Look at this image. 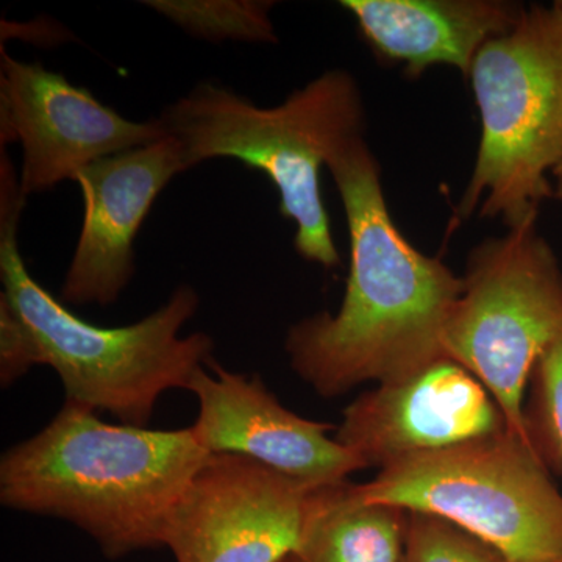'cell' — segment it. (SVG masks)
Returning a JSON list of instances; mask_svg holds the SVG:
<instances>
[{"label": "cell", "mask_w": 562, "mask_h": 562, "mask_svg": "<svg viewBox=\"0 0 562 562\" xmlns=\"http://www.w3.org/2000/svg\"><path fill=\"white\" fill-rule=\"evenodd\" d=\"M327 169L349 225V279L338 312L292 325L284 350L303 382L335 398L362 383L401 382L447 358L443 333L462 277L398 231L364 136L342 144Z\"/></svg>", "instance_id": "obj_1"}, {"label": "cell", "mask_w": 562, "mask_h": 562, "mask_svg": "<svg viewBox=\"0 0 562 562\" xmlns=\"http://www.w3.org/2000/svg\"><path fill=\"white\" fill-rule=\"evenodd\" d=\"M209 457L191 428L106 424L66 401L43 430L2 454L0 502L76 525L120 560L165 547L181 495Z\"/></svg>", "instance_id": "obj_2"}, {"label": "cell", "mask_w": 562, "mask_h": 562, "mask_svg": "<svg viewBox=\"0 0 562 562\" xmlns=\"http://www.w3.org/2000/svg\"><path fill=\"white\" fill-rule=\"evenodd\" d=\"M27 198L9 154L0 149V277L2 294L38 339L43 364L60 376L66 401L147 428L166 391L188 390L213 358L206 333L181 336L199 310V294L180 284L169 301L125 327H99L70 312L33 279L22 260L20 222Z\"/></svg>", "instance_id": "obj_3"}, {"label": "cell", "mask_w": 562, "mask_h": 562, "mask_svg": "<svg viewBox=\"0 0 562 562\" xmlns=\"http://www.w3.org/2000/svg\"><path fill=\"white\" fill-rule=\"evenodd\" d=\"M160 120L181 144L188 169L235 158L266 173L279 191L281 216L295 225L297 254L325 269L339 266L321 173L342 144L364 136V102L350 72L325 70L269 109L203 81L166 106Z\"/></svg>", "instance_id": "obj_4"}, {"label": "cell", "mask_w": 562, "mask_h": 562, "mask_svg": "<svg viewBox=\"0 0 562 562\" xmlns=\"http://www.w3.org/2000/svg\"><path fill=\"white\" fill-rule=\"evenodd\" d=\"M469 79L482 139L457 220H538L562 158V0L527 7L512 32L484 44Z\"/></svg>", "instance_id": "obj_5"}, {"label": "cell", "mask_w": 562, "mask_h": 562, "mask_svg": "<svg viewBox=\"0 0 562 562\" xmlns=\"http://www.w3.org/2000/svg\"><path fill=\"white\" fill-rule=\"evenodd\" d=\"M357 490L368 502L450 520L512 562H562L561 491L512 430L395 462Z\"/></svg>", "instance_id": "obj_6"}, {"label": "cell", "mask_w": 562, "mask_h": 562, "mask_svg": "<svg viewBox=\"0 0 562 562\" xmlns=\"http://www.w3.org/2000/svg\"><path fill=\"white\" fill-rule=\"evenodd\" d=\"M561 335V266L538 220L476 244L447 322L443 350L490 391L509 430L528 441L527 387Z\"/></svg>", "instance_id": "obj_7"}, {"label": "cell", "mask_w": 562, "mask_h": 562, "mask_svg": "<svg viewBox=\"0 0 562 562\" xmlns=\"http://www.w3.org/2000/svg\"><path fill=\"white\" fill-rule=\"evenodd\" d=\"M168 136L160 117L127 120L61 74L16 60L0 46V147L21 144L25 198L76 183L88 166Z\"/></svg>", "instance_id": "obj_8"}, {"label": "cell", "mask_w": 562, "mask_h": 562, "mask_svg": "<svg viewBox=\"0 0 562 562\" xmlns=\"http://www.w3.org/2000/svg\"><path fill=\"white\" fill-rule=\"evenodd\" d=\"M313 487L243 454H210L181 495L165 547L177 562H284Z\"/></svg>", "instance_id": "obj_9"}, {"label": "cell", "mask_w": 562, "mask_h": 562, "mask_svg": "<svg viewBox=\"0 0 562 562\" xmlns=\"http://www.w3.org/2000/svg\"><path fill=\"white\" fill-rule=\"evenodd\" d=\"M509 430L498 403L450 358L401 382L379 384L342 412L335 439L366 468L441 452Z\"/></svg>", "instance_id": "obj_10"}, {"label": "cell", "mask_w": 562, "mask_h": 562, "mask_svg": "<svg viewBox=\"0 0 562 562\" xmlns=\"http://www.w3.org/2000/svg\"><path fill=\"white\" fill-rule=\"evenodd\" d=\"M187 391L199 401L192 436L210 454H243L312 487L346 482L366 469L328 436L335 425L291 412L260 375L227 371L211 358Z\"/></svg>", "instance_id": "obj_11"}, {"label": "cell", "mask_w": 562, "mask_h": 562, "mask_svg": "<svg viewBox=\"0 0 562 562\" xmlns=\"http://www.w3.org/2000/svg\"><path fill=\"white\" fill-rule=\"evenodd\" d=\"M188 171L179 140L168 138L103 158L77 176L83 224L61 286L65 305L109 306L135 273L136 235L166 184Z\"/></svg>", "instance_id": "obj_12"}, {"label": "cell", "mask_w": 562, "mask_h": 562, "mask_svg": "<svg viewBox=\"0 0 562 562\" xmlns=\"http://www.w3.org/2000/svg\"><path fill=\"white\" fill-rule=\"evenodd\" d=\"M362 40L384 61L417 79L431 66H450L465 79L487 41L506 35L527 7L512 0H342Z\"/></svg>", "instance_id": "obj_13"}, {"label": "cell", "mask_w": 562, "mask_h": 562, "mask_svg": "<svg viewBox=\"0 0 562 562\" xmlns=\"http://www.w3.org/2000/svg\"><path fill=\"white\" fill-rule=\"evenodd\" d=\"M408 512L368 502L357 484L313 487L290 562H403Z\"/></svg>", "instance_id": "obj_14"}, {"label": "cell", "mask_w": 562, "mask_h": 562, "mask_svg": "<svg viewBox=\"0 0 562 562\" xmlns=\"http://www.w3.org/2000/svg\"><path fill=\"white\" fill-rule=\"evenodd\" d=\"M144 5L168 18L181 31L211 43L279 41L271 20L276 2L268 0H146Z\"/></svg>", "instance_id": "obj_15"}, {"label": "cell", "mask_w": 562, "mask_h": 562, "mask_svg": "<svg viewBox=\"0 0 562 562\" xmlns=\"http://www.w3.org/2000/svg\"><path fill=\"white\" fill-rule=\"evenodd\" d=\"M525 402L528 438L547 469L562 475V335L542 355Z\"/></svg>", "instance_id": "obj_16"}, {"label": "cell", "mask_w": 562, "mask_h": 562, "mask_svg": "<svg viewBox=\"0 0 562 562\" xmlns=\"http://www.w3.org/2000/svg\"><path fill=\"white\" fill-rule=\"evenodd\" d=\"M403 562H512L501 552L435 514L408 512Z\"/></svg>", "instance_id": "obj_17"}, {"label": "cell", "mask_w": 562, "mask_h": 562, "mask_svg": "<svg viewBox=\"0 0 562 562\" xmlns=\"http://www.w3.org/2000/svg\"><path fill=\"white\" fill-rule=\"evenodd\" d=\"M43 364L38 339L9 299L0 292V383L10 387L33 366Z\"/></svg>", "instance_id": "obj_18"}, {"label": "cell", "mask_w": 562, "mask_h": 562, "mask_svg": "<svg viewBox=\"0 0 562 562\" xmlns=\"http://www.w3.org/2000/svg\"><path fill=\"white\" fill-rule=\"evenodd\" d=\"M553 179V198L557 199L558 202L562 203V158L560 165L557 166L552 173Z\"/></svg>", "instance_id": "obj_19"}, {"label": "cell", "mask_w": 562, "mask_h": 562, "mask_svg": "<svg viewBox=\"0 0 562 562\" xmlns=\"http://www.w3.org/2000/svg\"><path fill=\"white\" fill-rule=\"evenodd\" d=\"M284 562H290V560H286V561H284Z\"/></svg>", "instance_id": "obj_20"}]
</instances>
